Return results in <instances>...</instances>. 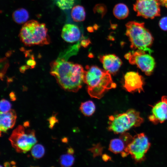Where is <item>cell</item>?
Here are the masks:
<instances>
[{"label":"cell","instance_id":"6da1fadb","mask_svg":"<svg viewBox=\"0 0 167 167\" xmlns=\"http://www.w3.org/2000/svg\"><path fill=\"white\" fill-rule=\"evenodd\" d=\"M50 65L51 74L65 90L76 92L81 88L85 71L81 65L58 58Z\"/></svg>","mask_w":167,"mask_h":167},{"label":"cell","instance_id":"7a4b0ae2","mask_svg":"<svg viewBox=\"0 0 167 167\" xmlns=\"http://www.w3.org/2000/svg\"><path fill=\"white\" fill-rule=\"evenodd\" d=\"M85 68L84 81L91 97L100 99L108 90L116 88L108 71L96 66L87 65Z\"/></svg>","mask_w":167,"mask_h":167},{"label":"cell","instance_id":"3957f363","mask_svg":"<svg viewBox=\"0 0 167 167\" xmlns=\"http://www.w3.org/2000/svg\"><path fill=\"white\" fill-rule=\"evenodd\" d=\"M126 34L130 42L131 48L133 49H140L150 53L152 50L150 47L154 39L143 22L135 21L128 22L126 24Z\"/></svg>","mask_w":167,"mask_h":167},{"label":"cell","instance_id":"277c9868","mask_svg":"<svg viewBox=\"0 0 167 167\" xmlns=\"http://www.w3.org/2000/svg\"><path fill=\"white\" fill-rule=\"evenodd\" d=\"M20 41L25 45H43L50 43L48 29L44 23L31 20L22 26L19 35Z\"/></svg>","mask_w":167,"mask_h":167},{"label":"cell","instance_id":"5b68a950","mask_svg":"<svg viewBox=\"0 0 167 167\" xmlns=\"http://www.w3.org/2000/svg\"><path fill=\"white\" fill-rule=\"evenodd\" d=\"M109 119L108 129L115 134H121L132 127L139 126L143 122L139 113L133 109L123 113L110 116Z\"/></svg>","mask_w":167,"mask_h":167},{"label":"cell","instance_id":"8992f818","mask_svg":"<svg viewBox=\"0 0 167 167\" xmlns=\"http://www.w3.org/2000/svg\"><path fill=\"white\" fill-rule=\"evenodd\" d=\"M9 140L12 147L18 152L25 153L29 151L37 142L34 130L25 131L19 125L13 131Z\"/></svg>","mask_w":167,"mask_h":167},{"label":"cell","instance_id":"52a82bcc","mask_svg":"<svg viewBox=\"0 0 167 167\" xmlns=\"http://www.w3.org/2000/svg\"><path fill=\"white\" fill-rule=\"evenodd\" d=\"M151 143L147 137L141 133L133 137L131 142L121 153L122 157L130 155L137 162H140L144 159L145 155L149 149Z\"/></svg>","mask_w":167,"mask_h":167},{"label":"cell","instance_id":"ba28073f","mask_svg":"<svg viewBox=\"0 0 167 167\" xmlns=\"http://www.w3.org/2000/svg\"><path fill=\"white\" fill-rule=\"evenodd\" d=\"M147 51L137 49L126 54V58L132 65H136L147 75H150L153 72L155 66V62L151 54L147 53Z\"/></svg>","mask_w":167,"mask_h":167},{"label":"cell","instance_id":"9c48e42d","mask_svg":"<svg viewBox=\"0 0 167 167\" xmlns=\"http://www.w3.org/2000/svg\"><path fill=\"white\" fill-rule=\"evenodd\" d=\"M160 5L157 0H136L133 9L137 16L152 19L160 15Z\"/></svg>","mask_w":167,"mask_h":167},{"label":"cell","instance_id":"30bf717a","mask_svg":"<svg viewBox=\"0 0 167 167\" xmlns=\"http://www.w3.org/2000/svg\"><path fill=\"white\" fill-rule=\"evenodd\" d=\"M149 120L154 124L162 123L167 120V96H163L161 100L152 107Z\"/></svg>","mask_w":167,"mask_h":167},{"label":"cell","instance_id":"8fae6325","mask_svg":"<svg viewBox=\"0 0 167 167\" xmlns=\"http://www.w3.org/2000/svg\"><path fill=\"white\" fill-rule=\"evenodd\" d=\"M124 87L128 92L143 91L144 80L143 77L137 72L129 71L124 75Z\"/></svg>","mask_w":167,"mask_h":167},{"label":"cell","instance_id":"7c38bea8","mask_svg":"<svg viewBox=\"0 0 167 167\" xmlns=\"http://www.w3.org/2000/svg\"><path fill=\"white\" fill-rule=\"evenodd\" d=\"M99 58L105 69L113 75L116 74L122 63L121 60L114 54L100 55Z\"/></svg>","mask_w":167,"mask_h":167},{"label":"cell","instance_id":"4fadbf2b","mask_svg":"<svg viewBox=\"0 0 167 167\" xmlns=\"http://www.w3.org/2000/svg\"><path fill=\"white\" fill-rule=\"evenodd\" d=\"M61 36L65 41L69 43H73L84 38L83 36H81L80 31L77 26L70 24L63 26Z\"/></svg>","mask_w":167,"mask_h":167},{"label":"cell","instance_id":"5bb4252c","mask_svg":"<svg viewBox=\"0 0 167 167\" xmlns=\"http://www.w3.org/2000/svg\"><path fill=\"white\" fill-rule=\"evenodd\" d=\"M121 133L119 138L112 139L109 146V150L115 153H121L131 141L133 137L129 133Z\"/></svg>","mask_w":167,"mask_h":167},{"label":"cell","instance_id":"9a60e30c","mask_svg":"<svg viewBox=\"0 0 167 167\" xmlns=\"http://www.w3.org/2000/svg\"><path fill=\"white\" fill-rule=\"evenodd\" d=\"M17 118L15 111L11 109L9 111L0 112V129L1 133H5L8 129L12 128L14 126Z\"/></svg>","mask_w":167,"mask_h":167},{"label":"cell","instance_id":"2e32d148","mask_svg":"<svg viewBox=\"0 0 167 167\" xmlns=\"http://www.w3.org/2000/svg\"><path fill=\"white\" fill-rule=\"evenodd\" d=\"M114 16L119 19L126 18L129 14V10L126 5L123 3H119L116 5L113 10Z\"/></svg>","mask_w":167,"mask_h":167},{"label":"cell","instance_id":"e0dca14e","mask_svg":"<svg viewBox=\"0 0 167 167\" xmlns=\"http://www.w3.org/2000/svg\"><path fill=\"white\" fill-rule=\"evenodd\" d=\"M28 11L23 8L15 10L12 14V18L14 21L18 24H23L27 22L29 18Z\"/></svg>","mask_w":167,"mask_h":167},{"label":"cell","instance_id":"ac0fdd59","mask_svg":"<svg viewBox=\"0 0 167 167\" xmlns=\"http://www.w3.org/2000/svg\"><path fill=\"white\" fill-rule=\"evenodd\" d=\"M71 16L73 20L76 22L84 21L86 17V12L84 7L78 5L73 7L72 9Z\"/></svg>","mask_w":167,"mask_h":167},{"label":"cell","instance_id":"d6986e66","mask_svg":"<svg viewBox=\"0 0 167 167\" xmlns=\"http://www.w3.org/2000/svg\"><path fill=\"white\" fill-rule=\"evenodd\" d=\"M95 105L91 101H88L82 102L79 107V110L85 116H90L95 112Z\"/></svg>","mask_w":167,"mask_h":167},{"label":"cell","instance_id":"ffe728a7","mask_svg":"<svg viewBox=\"0 0 167 167\" xmlns=\"http://www.w3.org/2000/svg\"><path fill=\"white\" fill-rule=\"evenodd\" d=\"M79 43V42L78 43L62 52L60 54L58 58L67 60L70 57L76 55L78 51L80 46Z\"/></svg>","mask_w":167,"mask_h":167},{"label":"cell","instance_id":"44dd1931","mask_svg":"<svg viewBox=\"0 0 167 167\" xmlns=\"http://www.w3.org/2000/svg\"><path fill=\"white\" fill-rule=\"evenodd\" d=\"M75 160L72 154L67 153L60 156L59 162L62 166L68 167L71 166L74 164Z\"/></svg>","mask_w":167,"mask_h":167},{"label":"cell","instance_id":"7402d4cb","mask_svg":"<svg viewBox=\"0 0 167 167\" xmlns=\"http://www.w3.org/2000/svg\"><path fill=\"white\" fill-rule=\"evenodd\" d=\"M55 4L62 10H68L72 8L75 0H54Z\"/></svg>","mask_w":167,"mask_h":167},{"label":"cell","instance_id":"603a6c76","mask_svg":"<svg viewBox=\"0 0 167 167\" xmlns=\"http://www.w3.org/2000/svg\"><path fill=\"white\" fill-rule=\"evenodd\" d=\"M45 149L40 144H37L34 146L31 150V154L34 158L39 159L42 157L45 153Z\"/></svg>","mask_w":167,"mask_h":167},{"label":"cell","instance_id":"cb8c5ba5","mask_svg":"<svg viewBox=\"0 0 167 167\" xmlns=\"http://www.w3.org/2000/svg\"><path fill=\"white\" fill-rule=\"evenodd\" d=\"M93 11L94 14L100 15L101 17L103 18L107 12V8L105 5L104 4H97L94 6Z\"/></svg>","mask_w":167,"mask_h":167},{"label":"cell","instance_id":"d4e9b609","mask_svg":"<svg viewBox=\"0 0 167 167\" xmlns=\"http://www.w3.org/2000/svg\"><path fill=\"white\" fill-rule=\"evenodd\" d=\"M103 149L104 147L100 143H98L93 145V146L89 149L88 150L92 153L93 157L95 158L102 155Z\"/></svg>","mask_w":167,"mask_h":167},{"label":"cell","instance_id":"484cf974","mask_svg":"<svg viewBox=\"0 0 167 167\" xmlns=\"http://www.w3.org/2000/svg\"><path fill=\"white\" fill-rule=\"evenodd\" d=\"M11 104L7 100L5 99L1 100L0 104V112L4 113L11 109Z\"/></svg>","mask_w":167,"mask_h":167},{"label":"cell","instance_id":"4316f807","mask_svg":"<svg viewBox=\"0 0 167 167\" xmlns=\"http://www.w3.org/2000/svg\"><path fill=\"white\" fill-rule=\"evenodd\" d=\"M57 114L54 113L48 119V121L49 123V127L51 129H52L55 124L58 122V120L56 117Z\"/></svg>","mask_w":167,"mask_h":167},{"label":"cell","instance_id":"83f0119b","mask_svg":"<svg viewBox=\"0 0 167 167\" xmlns=\"http://www.w3.org/2000/svg\"><path fill=\"white\" fill-rule=\"evenodd\" d=\"M159 25L161 29L167 31V16L162 18L159 22Z\"/></svg>","mask_w":167,"mask_h":167},{"label":"cell","instance_id":"f1b7e54d","mask_svg":"<svg viewBox=\"0 0 167 167\" xmlns=\"http://www.w3.org/2000/svg\"><path fill=\"white\" fill-rule=\"evenodd\" d=\"M82 39L80 43V45H81L84 47L86 48L91 43V42L89 39Z\"/></svg>","mask_w":167,"mask_h":167},{"label":"cell","instance_id":"f546056e","mask_svg":"<svg viewBox=\"0 0 167 167\" xmlns=\"http://www.w3.org/2000/svg\"><path fill=\"white\" fill-rule=\"evenodd\" d=\"M27 65L28 66L33 68L34 67L36 64V62L33 59H30L28 60L27 62Z\"/></svg>","mask_w":167,"mask_h":167},{"label":"cell","instance_id":"4dcf8cb0","mask_svg":"<svg viewBox=\"0 0 167 167\" xmlns=\"http://www.w3.org/2000/svg\"><path fill=\"white\" fill-rule=\"evenodd\" d=\"M160 5L165 6L167 9V0H157Z\"/></svg>","mask_w":167,"mask_h":167},{"label":"cell","instance_id":"1f68e13d","mask_svg":"<svg viewBox=\"0 0 167 167\" xmlns=\"http://www.w3.org/2000/svg\"><path fill=\"white\" fill-rule=\"evenodd\" d=\"M10 98L12 101H14L16 100V97L14 93L13 92H11L10 93Z\"/></svg>","mask_w":167,"mask_h":167},{"label":"cell","instance_id":"d6a6232c","mask_svg":"<svg viewBox=\"0 0 167 167\" xmlns=\"http://www.w3.org/2000/svg\"><path fill=\"white\" fill-rule=\"evenodd\" d=\"M110 157L109 156L106 154H104L102 156V159L103 160L105 161H106L109 159Z\"/></svg>","mask_w":167,"mask_h":167},{"label":"cell","instance_id":"836d02e7","mask_svg":"<svg viewBox=\"0 0 167 167\" xmlns=\"http://www.w3.org/2000/svg\"><path fill=\"white\" fill-rule=\"evenodd\" d=\"M67 152L68 153L73 154L74 152V151L72 148H68Z\"/></svg>","mask_w":167,"mask_h":167},{"label":"cell","instance_id":"e575fe53","mask_svg":"<svg viewBox=\"0 0 167 167\" xmlns=\"http://www.w3.org/2000/svg\"><path fill=\"white\" fill-rule=\"evenodd\" d=\"M28 66H22L20 68V71L23 72L26 69H27Z\"/></svg>","mask_w":167,"mask_h":167},{"label":"cell","instance_id":"d590c367","mask_svg":"<svg viewBox=\"0 0 167 167\" xmlns=\"http://www.w3.org/2000/svg\"><path fill=\"white\" fill-rule=\"evenodd\" d=\"M4 165H5V166H6V167L10 166V164L8 162H5L4 163Z\"/></svg>","mask_w":167,"mask_h":167},{"label":"cell","instance_id":"8d00e7d4","mask_svg":"<svg viewBox=\"0 0 167 167\" xmlns=\"http://www.w3.org/2000/svg\"><path fill=\"white\" fill-rule=\"evenodd\" d=\"M29 123L28 122H25L24 124V126H28L29 125Z\"/></svg>","mask_w":167,"mask_h":167}]
</instances>
